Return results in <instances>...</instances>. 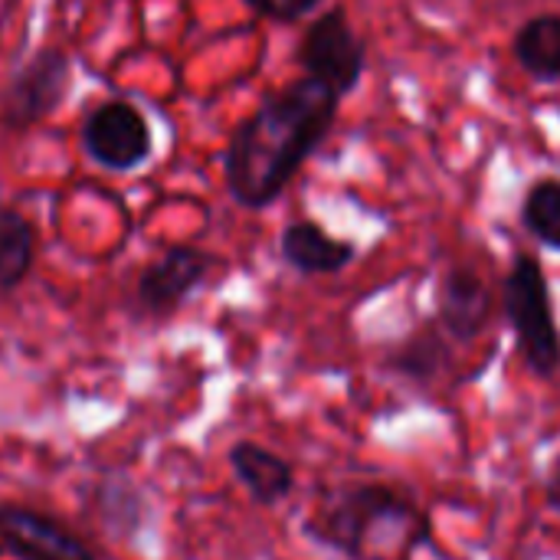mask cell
<instances>
[{
    "label": "cell",
    "instance_id": "1",
    "mask_svg": "<svg viewBox=\"0 0 560 560\" xmlns=\"http://www.w3.org/2000/svg\"><path fill=\"white\" fill-rule=\"evenodd\" d=\"M338 105L341 95L312 75L269 92L230 135L223 154L230 197L243 210H266L276 203L331 135Z\"/></svg>",
    "mask_w": 560,
    "mask_h": 560
},
{
    "label": "cell",
    "instance_id": "2",
    "mask_svg": "<svg viewBox=\"0 0 560 560\" xmlns=\"http://www.w3.org/2000/svg\"><path fill=\"white\" fill-rule=\"evenodd\" d=\"M430 515L400 489L351 482L322 495L305 535L345 560H410L430 545Z\"/></svg>",
    "mask_w": 560,
    "mask_h": 560
},
{
    "label": "cell",
    "instance_id": "3",
    "mask_svg": "<svg viewBox=\"0 0 560 560\" xmlns=\"http://www.w3.org/2000/svg\"><path fill=\"white\" fill-rule=\"evenodd\" d=\"M502 312L515 331L528 371L541 381L558 377L560 328L555 318V299L548 276L532 253H515L512 269L502 279Z\"/></svg>",
    "mask_w": 560,
    "mask_h": 560
},
{
    "label": "cell",
    "instance_id": "4",
    "mask_svg": "<svg viewBox=\"0 0 560 560\" xmlns=\"http://www.w3.org/2000/svg\"><path fill=\"white\" fill-rule=\"evenodd\" d=\"M72 89V59L59 46L36 49L0 89V125L7 131H30L49 118Z\"/></svg>",
    "mask_w": 560,
    "mask_h": 560
},
{
    "label": "cell",
    "instance_id": "5",
    "mask_svg": "<svg viewBox=\"0 0 560 560\" xmlns=\"http://www.w3.org/2000/svg\"><path fill=\"white\" fill-rule=\"evenodd\" d=\"M295 59L302 66L305 75L325 82L328 89H335L341 98L351 95L364 75L368 66V52L361 36L354 33L348 13L341 7L325 10L322 16H315L295 49Z\"/></svg>",
    "mask_w": 560,
    "mask_h": 560
},
{
    "label": "cell",
    "instance_id": "6",
    "mask_svg": "<svg viewBox=\"0 0 560 560\" xmlns=\"http://www.w3.org/2000/svg\"><path fill=\"white\" fill-rule=\"evenodd\" d=\"M79 141L85 154L115 174L141 167L154 151V135L144 112L128 98H105L98 102L79 128Z\"/></svg>",
    "mask_w": 560,
    "mask_h": 560
},
{
    "label": "cell",
    "instance_id": "7",
    "mask_svg": "<svg viewBox=\"0 0 560 560\" xmlns=\"http://www.w3.org/2000/svg\"><path fill=\"white\" fill-rule=\"evenodd\" d=\"M0 555L13 560H102L72 525L26 502H0Z\"/></svg>",
    "mask_w": 560,
    "mask_h": 560
},
{
    "label": "cell",
    "instance_id": "8",
    "mask_svg": "<svg viewBox=\"0 0 560 560\" xmlns=\"http://www.w3.org/2000/svg\"><path fill=\"white\" fill-rule=\"evenodd\" d=\"M213 262L217 259L203 253L200 246H190V243L167 246L158 259H151L141 269L135 282V308L151 322L171 318L203 285Z\"/></svg>",
    "mask_w": 560,
    "mask_h": 560
},
{
    "label": "cell",
    "instance_id": "9",
    "mask_svg": "<svg viewBox=\"0 0 560 560\" xmlns=\"http://www.w3.org/2000/svg\"><path fill=\"white\" fill-rule=\"evenodd\" d=\"M495 312V299L492 289L486 285V279L469 269V266H453L443 282H440V299H436V322L446 331V338L453 341H476Z\"/></svg>",
    "mask_w": 560,
    "mask_h": 560
},
{
    "label": "cell",
    "instance_id": "10",
    "mask_svg": "<svg viewBox=\"0 0 560 560\" xmlns=\"http://www.w3.org/2000/svg\"><path fill=\"white\" fill-rule=\"evenodd\" d=\"M226 463L236 476V482L246 489V495L259 505V509H276L282 505L292 492H295V469L285 456L253 443V440H240L230 446Z\"/></svg>",
    "mask_w": 560,
    "mask_h": 560
},
{
    "label": "cell",
    "instance_id": "11",
    "mask_svg": "<svg viewBox=\"0 0 560 560\" xmlns=\"http://www.w3.org/2000/svg\"><path fill=\"white\" fill-rule=\"evenodd\" d=\"M279 256L302 276H335L354 262L358 246L331 236L315 220H292L279 236Z\"/></svg>",
    "mask_w": 560,
    "mask_h": 560
},
{
    "label": "cell",
    "instance_id": "12",
    "mask_svg": "<svg viewBox=\"0 0 560 560\" xmlns=\"http://www.w3.org/2000/svg\"><path fill=\"white\" fill-rule=\"evenodd\" d=\"M92 512L115 538L135 545L148 525V499L128 472H105L92 489Z\"/></svg>",
    "mask_w": 560,
    "mask_h": 560
},
{
    "label": "cell",
    "instance_id": "13",
    "mask_svg": "<svg viewBox=\"0 0 560 560\" xmlns=\"http://www.w3.org/2000/svg\"><path fill=\"white\" fill-rule=\"evenodd\" d=\"M512 52L535 82H560V13L525 20L512 39Z\"/></svg>",
    "mask_w": 560,
    "mask_h": 560
},
{
    "label": "cell",
    "instance_id": "14",
    "mask_svg": "<svg viewBox=\"0 0 560 560\" xmlns=\"http://www.w3.org/2000/svg\"><path fill=\"white\" fill-rule=\"evenodd\" d=\"M39 233L30 217L13 207H0V295L16 292L36 262Z\"/></svg>",
    "mask_w": 560,
    "mask_h": 560
},
{
    "label": "cell",
    "instance_id": "15",
    "mask_svg": "<svg viewBox=\"0 0 560 560\" xmlns=\"http://www.w3.org/2000/svg\"><path fill=\"white\" fill-rule=\"evenodd\" d=\"M387 364H390L397 374L427 384V381L440 377V374L450 368V345H446V338L430 325V328H420L417 335H410L407 341H400V345L390 351Z\"/></svg>",
    "mask_w": 560,
    "mask_h": 560
},
{
    "label": "cell",
    "instance_id": "16",
    "mask_svg": "<svg viewBox=\"0 0 560 560\" xmlns=\"http://www.w3.org/2000/svg\"><path fill=\"white\" fill-rule=\"evenodd\" d=\"M522 226L541 246L560 253V177H538L522 200Z\"/></svg>",
    "mask_w": 560,
    "mask_h": 560
},
{
    "label": "cell",
    "instance_id": "17",
    "mask_svg": "<svg viewBox=\"0 0 560 560\" xmlns=\"http://www.w3.org/2000/svg\"><path fill=\"white\" fill-rule=\"evenodd\" d=\"M256 16L272 23H299L305 20L322 0H243Z\"/></svg>",
    "mask_w": 560,
    "mask_h": 560
},
{
    "label": "cell",
    "instance_id": "18",
    "mask_svg": "<svg viewBox=\"0 0 560 560\" xmlns=\"http://www.w3.org/2000/svg\"><path fill=\"white\" fill-rule=\"evenodd\" d=\"M545 499H548V505H551V509L560 515V456L551 463V469H548V479H545Z\"/></svg>",
    "mask_w": 560,
    "mask_h": 560
}]
</instances>
